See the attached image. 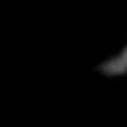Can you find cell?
Listing matches in <instances>:
<instances>
[{
    "instance_id": "1",
    "label": "cell",
    "mask_w": 127,
    "mask_h": 127,
    "mask_svg": "<svg viewBox=\"0 0 127 127\" xmlns=\"http://www.w3.org/2000/svg\"><path fill=\"white\" fill-rule=\"evenodd\" d=\"M104 72L108 73H122L127 71V48L118 58L104 65Z\"/></svg>"
}]
</instances>
